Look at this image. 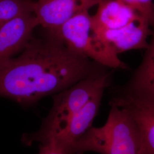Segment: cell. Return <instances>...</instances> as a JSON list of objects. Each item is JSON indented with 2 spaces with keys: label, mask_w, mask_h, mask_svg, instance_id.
I'll list each match as a JSON object with an SVG mask.
<instances>
[{
  "label": "cell",
  "mask_w": 154,
  "mask_h": 154,
  "mask_svg": "<svg viewBox=\"0 0 154 154\" xmlns=\"http://www.w3.org/2000/svg\"><path fill=\"white\" fill-rule=\"evenodd\" d=\"M103 67L50 34L44 39L33 37L0 68V97L29 106L104 72Z\"/></svg>",
  "instance_id": "cell-1"
},
{
  "label": "cell",
  "mask_w": 154,
  "mask_h": 154,
  "mask_svg": "<svg viewBox=\"0 0 154 154\" xmlns=\"http://www.w3.org/2000/svg\"><path fill=\"white\" fill-rule=\"evenodd\" d=\"M110 82V74L104 72L88 77L53 95V105L38 130L25 133L21 142L26 146L55 139L73 116L95 96L103 93Z\"/></svg>",
  "instance_id": "cell-2"
},
{
  "label": "cell",
  "mask_w": 154,
  "mask_h": 154,
  "mask_svg": "<svg viewBox=\"0 0 154 154\" xmlns=\"http://www.w3.org/2000/svg\"><path fill=\"white\" fill-rule=\"evenodd\" d=\"M104 125L91 127L67 154L94 152L99 154H140L141 141L138 127L126 110L110 102Z\"/></svg>",
  "instance_id": "cell-3"
},
{
  "label": "cell",
  "mask_w": 154,
  "mask_h": 154,
  "mask_svg": "<svg viewBox=\"0 0 154 154\" xmlns=\"http://www.w3.org/2000/svg\"><path fill=\"white\" fill-rule=\"evenodd\" d=\"M50 35L61 40L69 49L102 66L127 70L128 66L97 38L91 28L88 11H83L63 23Z\"/></svg>",
  "instance_id": "cell-4"
},
{
  "label": "cell",
  "mask_w": 154,
  "mask_h": 154,
  "mask_svg": "<svg viewBox=\"0 0 154 154\" xmlns=\"http://www.w3.org/2000/svg\"><path fill=\"white\" fill-rule=\"evenodd\" d=\"M110 102L126 110L138 127L141 141L140 154H154V106L122 89Z\"/></svg>",
  "instance_id": "cell-5"
},
{
  "label": "cell",
  "mask_w": 154,
  "mask_h": 154,
  "mask_svg": "<svg viewBox=\"0 0 154 154\" xmlns=\"http://www.w3.org/2000/svg\"><path fill=\"white\" fill-rule=\"evenodd\" d=\"M102 0H33V13L39 25L53 32L78 14Z\"/></svg>",
  "instance_id": "cell-6"
},
{
  "label": "cell",
  "mask_w": 154,
  "mask_h": 154,
  "mask_svg": "<svg viewBox=\"0 0 154 154\" xmlns=\"http://www.w3.org/2000/svg\"><path fill=\"white\" fill-rule=\"evenodd\" d=\"M151 28L148 20L141 17L119 29L93 31L100 41L119 55L129 50L146 49Z\"/></svg>",
  "instance_id": "cell-7"
},
{
  "label": "cell",
  "mask_w": 154,
  "mask_h": 154,
  "mask_svg": "<svg viewBox=\"0 0 154 154\" xmlns=\"http://www.w3.org/2000/svg\"><path fill=\"white\" fill-rule=\"evenodd\" d=\"M38 26L33 12H28L0 27V68L23 49Z\"/></svg>",
  "instance_id": "cell-8"
},
{
  "label": "cell",
  "mask_w": 154,
  "mask_h": 154,
  "mask_svg": "<svg viewBox=\"0 0 154 154\" xmlns=\"http://www.w3.org/2000/svg\"><path fill=\"white\" fill-rule=\"evenodd\" d=\"M103 94H99L91 99L72 117L63 131L55 139L50 140L63 148L65 154L91 127L98 112Z\"/></svg>",
  "instance_id": "cell-9"
},
{
  "label": "cell",
  "mask_w": 154,
  "mask_h": 154,
  "mask_svg": "<svg viewBox=\"0 0 154 154\" xmlns=\"http://www.w3.org/2000/svg\"><path fill=\"white\" fill-rule=\"evenodd\" d=\"M141 17L138 12L117 0H102L95 14L91 16V28L94 31L117 29Z\"/></svg>",
  "instance_id": "cell-10"
},
{
  "label": "cell",
  "mask_w": 154,
  "mask_h": 154,
  "mask_svg": "<svg viewBox=\"0 0 154 154\" xmlns=\"http://www.w3.org/2000/svg\"><path fill=\"white\" fill-rule=\"evenodd\" d=\"M143 59L123 88L154 106V26Z\"/></svg>",
  "instance_id": "cell-11"
},
{
  "label": "cell",
  "mask_w": 154,
  "mask_h": 154,
  "mask_svg": "<svg viewBox=\"0 0 154 154\" xmlns=\"http://www.w3.org/2000/svg\"><path fill=\"white\" fill-rule=\"evenodd\" d=\"M28 12H33V0H0V27Z\"/></svg>",
  "instance_id": "cell-12"
},
{
  "label": "cell",
  "mask_w": 154,
  "mask_h": 154,
  "mask_svg": "<svg viewBox=\"0 0 154 154\" xmlns=\"http://www.w3.org/2000/svg\"><path fill=\"white\" fill-rule=\"evenodd\" d=\"M131 7L149 22L151 28L154 26V3L153 0H117Z\"/></svg>",
  "instance_id": "cell-13"
},
{
  "label": "cell",
  "mask_w": 154,
  "mask_h": 154,
  "mask_svg": "<svg viewBox=\"0 0 154 154\" xmlns=\"http://www.w3.org/2000/svg\"><path fill=\"white\" fill-rule=\"evenodd\" d=\"M38 154H65V151L59 145L50 141L39 144Z\"/></svg>",
  "instance_id": "cell-14"
}]
</instances>
